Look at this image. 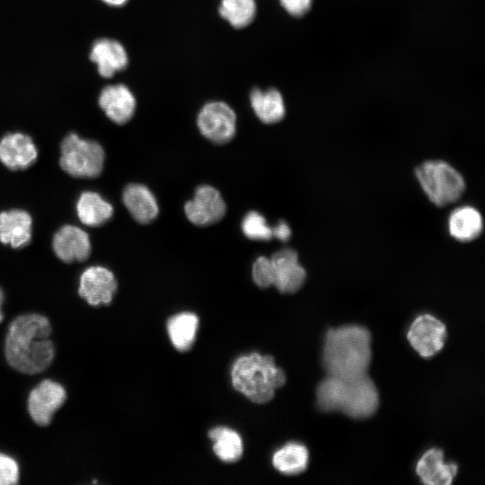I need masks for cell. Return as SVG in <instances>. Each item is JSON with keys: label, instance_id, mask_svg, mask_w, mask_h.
<instances>
[{"label": "cell", "instance_id": "cell-24", "mask_svg": "<svg viewBox=\"0 0 485 485\" xmlns=\"http://www.w3.org/2000/svg\"><path fill=\"white\" fill-rule=\"evenodd\" d=\"M308 460L307 448L300 443L290 442L274 453L272 464L285 475H296L305 471Z\"/></svg>", "mask_w": 485, "mask_h": 485}, {"label": "cell", "instance_id": "cell-4", "mask_svg": "<svg viewBox=\"0 0 485 485\" xmlns=\"http://www.w3.org/2000/svg\"><path fill=\"white\" fill-rule=\"evenodd\" d=\"M231 379L235 390L255 403L272 400L286 383L284 371L269 355L256 352L239 357L233 364Z\"/></svg>", "mask_w": 485, "mask_h": 485}, {"label": "cell", "instance_id": "cell-14", "mask_svg": "<svg viewBox=\"0 0 485 485\" xmlns=\"http://www.w3.org/2000/svg\"><path fill=\"white\" fill-rule=\"evenodd\" d=\"M37 157V147L28 135L8 133L0 140V162L12 171L29 168Z\"/></svg>", "mask_w": 485, "mask_h": 485}, {"label": "cell", "instance_id": "cell-13", "mask_svg": "<svg viewBox=\"0 0 485 485\" xmlns=\"http://www.w3.org/2000/svg\"><path fill=\"white\" fill-rule=\"evenodd\" d=\"M52 248L56 256L66 263L87 260L92 249L88 234L73 225H63L56 232Z\"/></svg>", "mask_w": 485, "mask_h": 485}, {"label": "cell", "instance_id": "cell-22", "mask_svg": "<svg viewBox=\"0 0 485 485\" xmlns=\"http://www.w3.org/2000/svg\"><path fill=\"white\" fill-rule=\"evenodd\" d=\"M250 101L256 116L266 124L277 123L285 116L284 100L276 89L261 91L255 88L250 94Z\"/></svg>", "mask_w": 485, "mask_h": 485}, {"label": "cell", "instance_id": "cell-3", "mask_svg": "<svg viewBox=\"0 0 485 485\" xmlns=\"http://www.w3.org/2000/svg\"><path fill=\"white\" fill-rule=\"evenodd\" d=\"M316 403L322 411H340L352 419H366L376 411L379 395L366 374L354 377L327 375L316 389Z\"/></svg>", "mask_w": 485, "mask_h": 485}, {"label": "cell", "instance_id": "cell-10", "mask_svg": "<svg viewBox=\"0 0 485 485\" xmlns=\"http://www.w3.org/2000/svg\"><path fill=\"white\" fill-rule=\"evenodd\" d=\"M117 288L114 274L102 266L88 267L79 278V295L94 307L110 304Z\"/></svg>", "mask_w": 485, "mask_h": 485}, {"label": "cell", "instance_id": "cell-9", "mask_svg": "<svg viewBox=\"0 0 485 485\" xmlns=\"http://www.w3.org/2000/svg\"><path fill=\"white\" fill-rule=\"evenodd\" d=\"M407 339L420 357L429 358L443 348L446 328L436 317L428 313L421 314L411 322Z\"/></svg>", "mask_w": 485, "mask_h": 485}, {"label": "cell", "instance_id": "cell-8", "mask_svg": "<svg viewBox=\"0 0 485 485\" xmlns=\"http://www.w3.org/2000/svg\"><path fill=\"white\" fill-rule=\"evenodd\" d=\"M197 123L205 137L216 144H224L234 137L236 116L228 104L210 101L200 110Z\"/></svg>", "mask_w": 485, "mask_h": 485}, {"label": "cell", "instance_id": "cell-25", "mask_svg": "<svg viewBox=\"0 0 485 485\" xmlns=\"http://www.w3.org/2000/svg\"><path fill=\"white\" fill-rule=\"evenodd\" d=\"M213 441V451L225 463L237 462L242 454L243 446L240 435L226 427H217L208 432Z\"/></svg>", "mask_w": 485, "mask_h": 485}, {"label": "cell", "instance_id": "cell-5", "mask_svg": "<svg viewBox=\"0 0 485 485\" xmlns=\"http://www.w3.org/2000/svg\"><path fill=\"white\" fill-rule=\"evenodd\" d=\"M416 178L428 198L437 207L456 202L465 190L462 174L442 160H429L415 170Z\"/></svg>", "mask_w": 485, "mask_h": 485}, {"label": "cell", "instance_id": "cell-2", "mask_svg": "<svg viewBox=\"0 0 485 485\" xmlns=\"http://www.w3.org/2000/svg\"><path fill=\"white\" fill-rule=\"evenodd\" d=\"M371 335L360 325L330 329L324 338L322 365L327 375L354 377L366 374L371 361Z\"/></svg>", "mask_w": 485, "mask_h": 485}, {"label": "cell", "instance_id": "cell-6", "mask_svg": "<svg viewBox=\"0 0 485 485\" xmlns=\"http://www.w3.org/2000/svg\"><path fill=\"white\" fill-rule=\"evenodd\" d=\"M59 164L64 172L75 178H96L104 165L102 146L94 140L68 134L60 145Z\"/></svg>", "mask_w": 485, "mask_h": 485}, {"label": "cell", "instance_id": "cell-11", "mask_svg": "<svg viewBox=\"0 0 485 485\" xmlns=\"http://www.w3.org/2000/svg\"><path fill=\"white\" fill-rule=\"evenodd\" d=\"M184 210L192 224L205 226L221 220L226 206L217 190L202 185L196 190L193 199L185 204Z\"/></svg>", "mask_w": 485, "mask_h": 485}, {"label": "cell", "instance_id": "cell-31", "mask_svg": "<svg viewBox=\"0 0 485 485\" xmlns=\"http://www.w3.org/2000/svg\"><path fill=\"white\" fill-rule=\"evenodd\" d=\"M272 234L281 242L287 241L291 236V229L285 221H279L273 228Z\"/></svg>", "mask_w": 485, "mask_h": 485}, {"label": "cell", "instance_id": "cell-17", "mask_svg": "<svg viewBox=\"0 0 485 485\" xmlns=\"http://www.w3.org/2000/svg\"><path fill=\"white\" fill-rule=\"evenodd\" d=\"M32 218L22 209H10L0 213V242L19 249L31 239Z\"/></svg>", "mask_w": 485, "mask_h": 485}, {"label": "cell", "instance_id": "cell-19", "mask_svg": "<svg viewBox=\"0 0 485 485\" xmlns=\"http://www.w3.org/2000/svg\"><path fill=\"white\" fill-rule=\"evenodd\" d=\"M122 199L132 217L140 224L150 223L158 215L156 199L145 185L128 184L123 190Z\"/></svg>", "mask_w": 485, "mask_h": 485}, {"label": "cell", "instance_id": "cell-30", "mask_svg": "<svg viewBox=\"0 0 485 485\" xmlns=\"http://www.w3.org/2000/svg\"><path fill=\"white\" fill-rule=\"evenodd\" d=\"M313 0H279L284 9L291 15L299 17L307 13Z\"/></svg>", "mask_w": 485, "mask_h": 485}, {"label": "cell", "instance_id": "cell-1", "mask_svg": "<svg viewBox=\"0 0 485 485\" xmlns=\"http://www.w3.org/2000/svg\"><path fill=\"white\" fill-rule=\"evenodd\" d=\"M51 332V323L43 314L30 313L15 317L4 339V357L9 366L24 375L45 371L55 357Z\"/></svg>", "mask_w": 485, "mask_h": 485}, {"label": "cell", "instance_id": "cell-7", "mask_svg": "<svg viewBox=\"0 0 485 485\" xmlns=\"http://www.w3.org/2000/svg\"><path fill=\"white\" fill-rule=\"evenodd\" d=\"M66 400V391L61 384L44 379L30 392L27 410L38 426L46 427L51 423L54 414Z\"/></svg>", "mask_w": 485, "mask_h": 485}, {"label": "cell", "instance_id": "cell-26", "mask_svg": "<svg viewBox=\"0 0 485 485\" xmlns=\"http://www.w3.org/2000/svg\"><path fill=\"white\" fill-rule=\"evenodd\" d=\"M219 13L233 27L241 29L254 20L256 4L254 0H221Z\"/></svg>", "mask_w": 485, "mask_h": 485}, {"label": "cell", "instance_id": "cell-23", "mask_svg": "<svg viewBox=\"0 0 485 485\" xmlns=\"http://www.w3.org/2000/svg\"><path fill=\"white\" fill-rule=\"evenodd\" d=\"M198 318L192 313H181L167 322V331L173 347L180 351L189 350L196 340Z\"/></svg>", "mask_w": 485, "mask_h": 485}, {"label": "cell", "instance_id": "cell-12", "mask_svg": "<svg viewBox=\"0 0 485 485\" xmlns=\"http://www.w3.org/2000/svg\"><path fill=\"white\" fill-rule=\"evenodd\" d=\"M273 268V286L283 294L298 291L306 278L305 269L298 261L297 253L292 249H283L270 259Z\"/></svg>", "mask_w": 485, "mask_h": 485}, {"label": "cell", "instance_id": "cell-33", "mask_svg": "<svg viewBox=\"0 0 485 485\" xmlns=\"http://www.w3.org/2000/svg\"><path fill=\"white\" fill-rule=\"evenodd\" d=\"M4 292L3 290L0 288V322L3 321L4 319V314H3V311H2V305L4 304Z\"/></svg>", "mask_w": 485, "mask_h": 485}, {"label": "cell", "instance_id": "cell-16", "mask_svg": "<svg viewBox=\"0 0 485 485\" xmlns=\"http://www.w3.org/2000/svg\"><path fill=\"white\" fill-rule=\"evenodd\" d=\"M454 463L445 462L444 453L438 448L426 451L416 465V472L427 485H449L457 473Z\"/></svg>", "mask_w": 485, "mask_h": 485}, {"label": "cell", "instance_id": "cell-32", "mask_svg": "<svg viewBox=\"0 0 485 485\" xmlns=\"http://www.w3.org/2000/svg\"><path fill=\"white\" fill-rule=\"evenodd\" d=\"M102 1L108 4L115 5V6L123 5L124 4L128 2V0H102Z\"/></svg>", "mask_w": 485, "mask_h": 485}, {"label": "cell", "instance_id": "cell-15", "mask_svg": "<svg viewBox=\"0 0 485 485\" xmlns=\"http://www.w3.org/2000/svg\"><path fill=\"white\" fill-rule=\"evenodd\" d=\"M99 105L106 116L114 123H127L134 115L136 100L124 84L109 85L102 89Z\"/></svg>", "mask_w": 485, "mask_h": 485}, {"label": "cell", "instance_id": "cell-29", "mask_svg": "<svg viewBox=\"0 0 485 485\" xmlns=\"http://www.w3.org/2000/svg\"><path fill=\"white\" fill-rule=\"evenodd\" d=\"M20 469L17 461L0 453V485H15L19 481Z\"/></svg>", "mask_w": 485, "mask_h": 485}, {"label": "cell", "instance_id": "cell-28", "mask_svg": "<svg viewBox=\"0 0 485 485\" xmlns=\"http://www.w3.org/2000/svg\"><path fill=\"white\" fill-rule=\"evenodd\" d=\"M252 278L255 284L266 288L273 285V268L270 259L259 257L252 265Z\"/></svg>", "mask_w": 485, "mask_h": 485}, {"label": "cell", "instance_id": "cell-27", "mask_svg": "<svg viewBox=\"0 0 485 485\" xmlns=\"http://www.w3.org/2000/svg\"><path fill=\"white\" fill-rule=\"evenodd\" d=\"M242 230L251 240L269 241L272 239V228L265 218L256 211L249 212L242 222Z\"/></svg>", "mask_w": 485, "mask_h": 485}, {"label": "cell", "instance_id": "cell-18", "mask_svg": "<svg viewBox=\"0 0 485 485\" xmlns=\"http://www.w3.org/2000/svg\"><path fill=\"white\" fill-rule=\"evenodd\" d=\"M91 60L97 64L99 74L110 78L128 65V55L124 47L117 40L101 39L94 42L91 53Z\"/></svg>", "mask_w": 485, "mask_h": 485}, {"label": "cell", "instance_id": "cell-21", "mask_svg": "<svg viewBox=\"0 0 485 485\" xmlns=\"http://www.w3.org/2000/svg\"><path fill=\"white\" fill-rule=\"evenodd\" d=\"M75 209L80 222L93 227L105 224L113 215L112 205L99 193L91 190L80 194Z\"/></svg>", "mask_w": 485, "mask_h": 485}, {"label": "cell", "instance_id": "cell-20", "mask_svg": "<svg viewBox=\"0 0 485 485\" xmlns=\"http://www.w3.org/2000/svg\"><path fill=\"white\" fill-rule=\"evenodd\" d=\"M448 232L456 241L466 242L477 239L483 229L481 213L472 206L455 208L448 217Z\"/></svg>", "mask_w": 485, "mask_h": 485}]
</instances>
